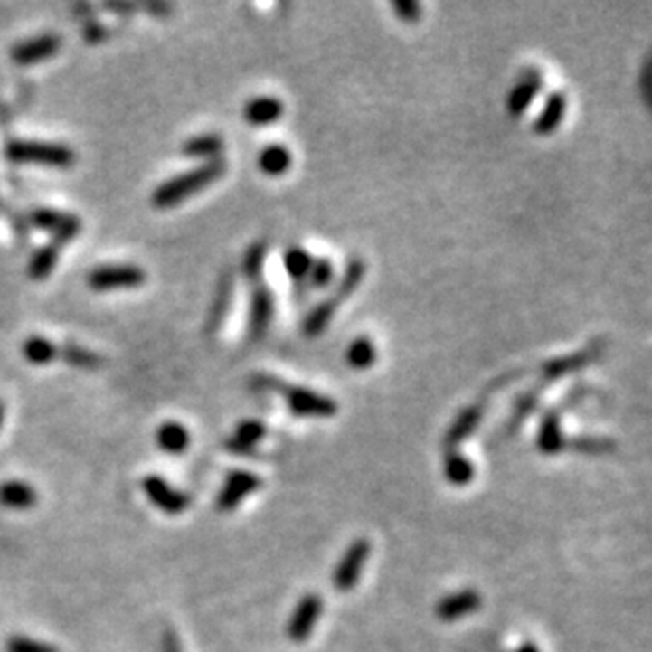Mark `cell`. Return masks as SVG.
Wrapping results in <instances>:
<instances>
[{"mask_svg": "<svg viewBox=\"0 0 652 652\" xmlns=\"http://www.w3.org/2000/svg\"><path fill=\"white\" fill-rule=\"evenodd\" d=\"M251 389L281 395L285 403H288V410L298 418H329L335 416V411H338V403L332 397L310 391L307 386L289 384L266 372L253 373Z\"/></svg>", "mask_w": 652, "mask_h": 652, "instance_id": "cell-1", "label": "cell"}, {"mask_svg": "<svg viewBox=\"0 0 652 652\" xmlns=\"http://www.w3.org/2000/svg\"><path fill=\"white\" fill-rule=\"evenodd\" d=\"M228 169V163L224 158H213V161H205L199 167L186 171V174H180L171 180L163 182L161 186H156L155 193H152V205L158 209H169L180 205L184 199L193 196L207 186H212L213 182H218L220 177H224Z\"/></svg>", "mask_w": 652, "mask_h": 652, "instance_id": "cell-2", "label": "cell"}, {"mask_svg": "<svg viewBox=\"0 0 652 652\" xmlns=\"http://www.w3.org/2000/svg\"><path fill=\"white\" fill-rule=\"evenodd\" d=\"M6 155L15 163H41L51 167H70L76 161L74 150L66 144L41 139H11Z\"/></svg>", "mask_w": 652, "mask_h": 652, "instance_id": "cell-3", "label": "cell"}, {"mask_svg": "<svg viewBox=\"0 0 652 652\" xmlns=\"http://www.w3.org/2000/svg\"><path fill=\"white\" fill-rule=\"evenodd\" d=\"M585 389L587 386H582V384L574 386V389L562 399L560 405H555V408H547L543 411L541 427H538L536 446L544 456H555L557 452H562V449L566 448V437H563V430H562V411L570 408L572 403L579 402V397L585 395Z\"/></svg>", "mask_w": 652, "mask_h": 652, "instance_id": "cell-4", "label": "cell"}, {"mask_svg": "<svg viewBox=\"0 0 652 652\" xmlns=\"http://www.w3.org/2000/svg\"><path fill=\"white\" fill-rule=\"evenodd\" d=\"M601 353H604V340H593L591 345H589L587 348H582V351H579V353L544 361L541 367V380H538L536 384L541 386V389H547L549 384H555L557 380L566 378L568 373L581 372V370H585L587 365L595 364V361L601 357Z\"/></svg>", "mask_w": 652, "mask_h": 652, "instance_id": "cell-5", "label": "cell"}, {"mask_svg": "<svg viewBox=\"0 0 652 652\" xmlns=\"http://www.w3.org/2000/svg\"><path fill=\"white\" fill-rule=\"evenodd\" d=\"M372 544L367 538H354V541L348 544L342 553L338 566L334 570V587L338 591L346 593L353 591L354 585H357L361 579V572H364V566L370 560Z\"/></svg>", "mask_w": 652, "mask_h": 652, "instance_id": "cell-6", "label": "cell"}, {"mask_svg": "<svg viewBox=\"0 0 652 652\" xmlns=\"http://www.w3.org/2000/svg\"><path fill=\"white\" fill-rule=\"evenodd\" d=\"M146 281V272L137 264H101L89 272L87 283L91 289H133Z\"/></svg>", "mask_w": 652, "mask_h": 652, "instance_id": "cell-7", "label": "cell"}, {"mask_svg": "<svg viewBox=\"0 0 652 652\" xmlns=\"http://www.w3.org/2000/svg\"><path fill=\"white\" fill-rule=\"evenodd\" d=\"M251 298H250V315H247V338L250 342H260L269 334V327L275 317V298L266 281L251 283Z\"/></svg>", "mask_w": 652, "mask_h": 652, "instance_id": "cell-8", "label": "cell"}, {"mask_svg": "<svg viewBox=\"0 0 652 652\" xmlns=\"http://www.w3.org/2000/svg\"><path fill=\"white\" fill-rule=\"evenodd\" d=\"M323 612V600L321 595L317 593H307L304 598L298 601L294 612H291L289 623H288V638L291 642L302 644L310 638V633L315 631L317 623H319Z\"/></svg>", "mask_w": 652, "mask_h": 652, "instance_id": "cell-9", "label": "cell"}, {"mask_svg": "<svg viewBox=\"0 0 652 652\" xmlns=\"http://www.w3.org/2000/svg\"><path fill=\"white\" fill-rule=\"evenodd\" d=\"M30 220L34 226L53 234V239L60 241V243L72 241L82 228L80 218H76L72 213L60 212V209H49V207L34 209V212L30 213Z\"/></svg>", "mask_w": 652, "mask_h": 652, "instance_id": "cell-10", "label": "cell"}, {"mask_svg": "<svg viewBox=\"0 0 652 652\" xmlns=\"http://www.w3.org/2000/svg\"><path fill=\"white\" fill-rule=\"evenodd\" d=\"M142 487L146 496L150 498V503L155 505L156 509L167 513V515H180V513L188 509L190 498L186 494L175 490L174 486L167 484L163 477H158V475H148V477H144Z\"/></svg>", "mask_w": 652, "mask_h": 652, "instance_id": "cell-11", "label": "cell"}, {"mask_svg": "<svg viewBox=\"0 0 652 652\" xmlns=\"http://www.w3.org/2000/svg\"><path fill=\"white\" fill-rule=\"evenodd\" d=\"M260 484H262V481H260L258 475L250 471H243V468L231 471L226 475L224 486H222L218 494V509L224 513L234 511L247 496H251V494L258 490Z\"/></svg>", "mask_w": 652, "mask_h": 652, "instance_id": "cell-12", "label": "cell"}, {"mask_svg": "<svg viewBox=\"0 0 652 652\" xmlns=\"http://www.w3.org/2000/svg\"><path fill=\"white\" fill-rule=\"evenodd\" d=\"M543 89V74L541 70L530 66L525 68L522 76H519L515 87L511 89L509 98H506V110H509L511 117H522V114L532 106V101L536 99V95L541 93Z\"/></svg>", "mask_w": 652, "mask_h": 652, "instance_id": "cell-13", "label": "cell"}, {"mask_svg": "<svg viewBox=\"0 0 652 652\" xmlns=\"http://www.w3.org/2000/svg\"><path fill=\"white\" fill-rule=\"evenodd\" d=\"M486 405H487V399L481 397L479 402L471 403L468 408H465L458 416H456L452 427H449L446 430V435H443V448H446V452L448 449L458 448L462 441H467L468 437L477 430L481 418H484V414H486Z\"/></svg>", "mask_w": 652, "mask_h": 652, "instance_id": "cell-14", "label": "cell"}, {"mask_svg": "<svg viewBox=\"0 0 652 652\" xmlns=\"http://www.w3.org/2000/svg\"><path fill=\"white\" fill-rule=\"evenodd\" d=\"M232 296H234V275H232V270L226 269L218 279V285H215V291H213L212 307H209V313H207L205 332L209 335L220 332V327L224 326L228 310H231V307H232Z\"/></svg>", "mask_w": 652, "mask_h": 652, "instance_id": "cell-15", "label": "cell"}, {"mask_svg": "<svg viewBox=\"0 0 652 652\" xmlns=\"http://www.w3.org/2000/svg\"><path fill=\"white\" fill-rule=\"evenodd\" d=\"M479 606L481 595L475 589H460L458 593H449L437 601L435 614L443 623H452V620L465 619L468 614L477 612Z\"/></svg>", "mask_w": 652, "mask_h": 652, "instance_id": "cell-16", "label": "cell"}, {"mask_svg": "<svg viewBox=\"0 0 652 652\" xmlns=\"http://www.w3.org/2000/svg\"><path fill=\"white\" fill-rule=\"evenodd\" d=\"M346 298H351V296H348L345 289L335 288L332 296L323 298V300L307 315V319H304V323H302V332L307 334L308 338H317V335L326 332L327 326L335 317V313H338L340 302L346 300Z\"/></svg>", "mask_w": 652, "mask_h": 652, "instance_id": "cell-17", "label": "cell"}, {"mask_svg": "<svg viewBox=\"0 0 652 652\" xmlns=\"http://www.w3.org/2000/svg\"><path fill=\"white\" fill-rule=\"evenodd\" d=\"M61 47L60 36L53 34V32H47V34L28 38V41L17 43L11 51V57L17 63H34L41 60H47V57L55 55Z\"/></svg>", "mask_w": 652, "mask_h": 652, "instance_id": "cell-18", "label": "cell"}, {"mask_svg": "<svg viewBox=\"0 0 652 652\" xmlns=\"http://www.w3.org/2000/svg\"><path fill=\"white\" fill-rule=\"evenodd\" d=\"M266 427L256 418L241 420L234 429V435L226 439V448L239 456H256V446L264 439Z\"/></svg>", "mask_w": 652, "mask_h": 652, "instance_id": "cell-19", "label": "cell"}, {"mask_svg": "<svg viewBox=\"0 0 652 652\" xmlns=\"http://www.w3.org/2000/svg\"><path fill=\"white\" fill-rule=\"evenodd\" d=\"M285 106L275 95H258L243 108V118L253 127H266L277 123L283 117Z\"/></svg>", "mask_w": 652, "mask_h": 652, "instance_id": "cell-20", "label": "cell"}, {"mask_svg": "<svg viewBox=\"0 0 652 652\" xmlns=\"http://www.w3.org/2000/svg\"><path fill=\"white\" fill-rule=\"evenodd\" d=\"M568 99L562 91H551L544 99L543 110L538 112V117L532 123V131L538 133V136H549L553 133L557 127L562 125L563 117H566Z\"/></svg>", "mask_w": 652, "mask_h": 652, "instance_id": "cell-21", "label": "cell"}, {"mask_svg": "<svg viewBox=\"0 0 652 652\" xmlns=\"http://www.w3.org/2000/svg\"><path fill=\"white\" fill-rule=\"evenodd\" d=\"M182 152L190 158L213 161V158H220L222 152H224V137L220 133H199V136L188 137L182 144Z\"/></svg>", "mask_w": 652, "mask_h": 652, "instance_id": "cell-22", "label": "cell"}, {"mask_svg": "<svg viewBox=\"0 0 652 652\" xmlns=\"http://www.w3.org/2000/svg\"><path fill=\"white\" fill-rule=\"evenodd\" d=\"M0 505L6 506V509H30V506L36 505V490L30 484L19 479L5 481L0 486Z\"/></svg>", "mask_w": 652, "mask_h": 652, "instance_id": "cell-23", "label": "cell"}, {"mask_svg": "<svg viewBox=\"0 0 652 652\" xmlns=\"http://www.w3.org/2000/svg\"><path fill=\"white\" fill-rule=\"evenodd\" d=\"M156 446L167 454H182L190 446V433L182 422L167 420L156 429Z\"/></svg>", "mask_w": 652, "mask_h": 652, "instance_id": "cell-24", "label": "cell"}, {"mask_svg": "<svg viewBox=\"0 0 652 652\" xmlns=\"http://www.w3.org/2000/svg\"><path fill=\"white\" fill-rule=\"evenodd\" d=\"M258 167L262 174L270 177H279L288 174L291 167V152L288 146L283 144H269L260 150L258 155Z\"/></svg>", "mask_w": 652, "mask_h": 652, "instance_id": "cell-25", "label": "cell"}, {"mask_svg": "<svg viewBox=\"0 0 652 652\" xmlns=\"http://www.w3.org/2000/svg\"><path fill=\"white\" fill-rule=\"evenodd\" d=\"M443 475L452 486H467L475 477V465L458 449H448L443 456Z\"/></svg>", "mask_w": 652, "mask_h": 652, "instance_id": "cell-26", "label": "cell"}, {"mask_svg": "<svg viewBox=\"0 0 652 652\" xmlns=\"http://www.w3.org/2000/svg\"><path fill=\"white\" fill-rule=\"evenodd\" d=\"M61 245L63 243L53 239L51 243L38 247L34 251V256H32L28 262V275L34 279V281H43V279H47L51 275V270H53L57 264V258H60Z\"/></svg>", "mask_w": 652, "mask_h": 652, "instance_id": "cell-27", "label": "cell"}, {"mask_svg": "<svg viewBox=\"0 0 652 652\" xmlns=\"http://www.w3.org/2000/svg\"><path fill=\"white\" fill-rule=\"evenodd\" d=\"M266 256H269V245L264 241H256L247 247L241 260V272L250 283H258L264 279V264Z\"/></svg>", "mask_w": 652, "mask_h": 652, "instance_id": "cell-28", "label": "cell"}, {"mask_svg": "<svg viewBox=\"0 0 652 652\" xmlns=\"http://www.w3.org/2000/svg\"><path fill=\"white\" fill-rule=\"evenodd\" d=\"M543 392H544V389H541V386L534 384L532 389L524 391L522 395H517L515 402H513L511 416H509V430H511V433H515V430L524 424L525 418H528L532 411L538 408Z\"/></svg>", "mask_w": 652, "mask_h": 652, "instance_id": "cell-29", "label": "cell"}, {"mask_svg": "<svg viewBox=\"0 0 652 652\" xmlns=\"http://www.w3.org/2000/svg\"><path fill=\"white\" fill-rule=\"evenodd\" d=\"M310 264H313V256H310V251L304 250V247L291 245L283 253V266H285V270H288L289 279L296 285L307 283Z\"/></svg>", "mask_w": 652, "mask_h": 652, "instance_id": "cell-30", "label": "cell"}, {"mask_svg": "<svg viewBox=\"0 0 652 652\" xmlns=\"http://www.w3.org/2000/svg\"><path fill=\"white\" fill-rule=\"evenodd\" d=\"M22 354L25 357V361L34 365H44L51 364L57 354H60V346H55L53 342L44 335H30L25 338V342L22 345Z\"/></svg>", "mask_w": 652, "mask_h": 652, "instance_id": "cell-31", "label": "cell"}, {"mask_svg": "<svg viewBox=\"0 0 652 652\" xmlns=\"http://www.w3.org/2000/svg\"><path fill=\"white\" fill-rule=\"evenodd\" d=\"M378 353L373 342L367 338V335H359L354 338L346 348V364L353 367V370H367L376 364Z\"/></svg>", "mask_w": 652, "mask_h": 652, "instance_id": "cell-32", "label": "cell"}, {"mask_svg": "<svg viewBox=\"0 0 652 652\" xmlns=\"http://www.w3.org/2000/svg\"><path fill=\"white\" fill-rule=\"evenodd\" d=\"M335 281V266L327 258H313L310 264L307 285L308 289H326Z\"/></svg>", "mask_w": 652, "mask_h": 652, "instance_id": "cell-33", "label": "cell"}, {"mask_svg": "<svg viewBox=\"0 0 652 652\" xmlns=\"http://www.w3.org/2000/svg\"><path fill=\"white\" fill-rule=\"evenodd\" d=\"M57 357H61L63 361H68L70 365H76V367H91L99 365L101 359L98 353L89 351V348H82L79 345H63L60 346V354Z\"/></svg>", "mask_w": 652, "mask_h": 652, "instance_id": "cell-34", "label": "cell"}, {"mask_svg": "<svg viewBox=\"0 0 652 652\" xmlns=\"http://www.w3.org/2000/svg\"><path fill=\"white\" fill-rule=\"evenodd\" d=\"M576 452H587V454H601L606 449L614 448V441L608 439V437H593V435H579L572 437V439L566 441Z\"/></svg>", "mask_w": 652, "mask_h": 652, "instance_id": "cell-35", "label": "cell"}, {"mask_svg": "<svg viewBox=\"0 0 652 652\" xmlns=\"http://www.w3.org/2000/svg\"><path fill=\"white\" fill-rule=\"evenodd\" d=\"M5 652H57L55 646L28 636H13L6 639Z\"/></svg>", "mask_w": 652, "mask_h": 652, "instance_id": "cell-36", "label": "cell"}, {"mask_svg": "<svg viewBox=\"0 0 652 652\" xmlns=\"http://www.w3.org/2000/svg\"><path fill=\"white\" fill-rule=\"evenodd\" d=\"M392 11L397 13V17L402 22L416 24L420 22L422 17V6L418 3H411V0H399V3H392Z\"/></svg>", "mask_w": 652, "mask_h": 652, "instance_id": "cell-37", "label": "cell"}, {"mask_svg": "<svg viewBox=\"0 0 652 652\" xmlns=\"http://www.w3.org/2000/svg\"><path fill=\"white\" fill-rule=\"evenodd\" d=\"M163 652H184L180 638H177L171 629L163 633Z\"/></svg>", "mask_w": 652, "mask_h": 652, "instance_id": "cell-38", "label": "cell"}, {"mask_svg": "<svg viewBox=\"0 0 652 652\" xmlns=\"http://www.w3.org/2000/svg\"><path fill=\"white\" fill-rule=\"evenodd\" d=\"M513 652H541V650H538L536 644L525 642V644H522V646H519V648H515Z\"/></svg>", "mask_w": 652, "mask_h": 652, "instance_id": "cell-39", "label": "cell"}, {"mask_svg": "<svg viewBox=\"0 0 652 652\" xmlns=\"http://www.w3.org/2000/svg\"><path fill=\"white\" fill-rule=\"evenodd\" d=\"M3 420H5V405L0 403V427H3Z\"/></svg>", "mask_w": 652, "mask_h": 652, "instance_id": "cell-40", "label": "cell"}]
</instances>
